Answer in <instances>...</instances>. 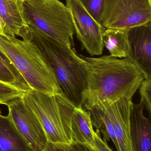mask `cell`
I'll return each instance as SVG.
<instances>
[{"label":"cell","mask_w":151,"mask_h":151,"mask_svg":"<svg viewBox=\"0 0 151 151\" xmlns=\"http://www.w3.org/2000/svg\"><path fill=\"white\" fill-rule=\"evenodd\" d=\"M0 60L4 63L12 73L18 85L19 88L23 92H26L31 89L25 80L17 70L10 59L6 56L0 49Z\"/></svg>","instance_id":"cell-16"},{"label":"cell","mask_w":151,"mask_h":151,"mask_svg":"<svg viewBox=\"0 0 151 151\" xmlns=\"http://www.w3.org/2000/svg\"><path fill=\"white\" fill-rule=\"evenodd\" d=\"M0 151H33L9 114H0Z\"/></svg>","instance_id":"cell-14"},{"label":"cell","mask_w":151,"mask_h":151,"mask_svg":"<svg viewBox=\"0 0 151 151\" xmlns=\"http://www.w3.org/2000/svg\"><path fill=\"white\" fill-rule=\"evenodd\" d=\"M103 43L111 55L117 58H128L130 47L127 31L106 29L103 35Z\"/></svg>","instance_id":"cell-15"},{"label":"cell","mask_w":151,"mask_h":151,"mask_svg":"<svg viewBox=\"0 0 151 151\" xmlns=\"http://www.w3.org/2000/svg\"><path fill=\"white\" fill-rule=\"evenodd\" d=\"M4 24L0 17V32H1V34H4Z\"/></svg>","instance_id":"cell-24"},{"label":"cell","mask_w":151,"mask_h":151,"mask_svg":"<svg viewBox=\"0 0 151 151\" xmlns=\"http://www.w3.org/2000/svg\"><path fill=\"white\" fill-rule=\"evenodd\" d=\"M143 106L133 103L130 117V133L133 151H151V126L145 116Z\"/></svg>","instance_id":"cell-11"},{"label":"cell","mask_w":151,"mask_h":151,"mask_svg":"<svg viewBox=\"0 0 151 151\" xmlns=\"http://www.w3.org/2000/svg\"><path fill=\"white\" fill-rule=\"evenodd\" d=\"M73 151H95L87 145L79 143H73L70 145Z\"/></svg>","instance_id":"cell-23"},{"label":"cell","mask_w":151,"mask_h":151,"mask_svg":"<svg viewBox=\"0 0 151 151\" xmlns=\"http://www.w3.org/2000/svg\"><path fill=\"white\" fill-rule=\"evenodd\" d=\"M1 114V110H0V114Z\"/></svg>","instance_id":"cell-25"},{"label":"cell","mask_w":151,"mask_h":151,"mask_svg":"<svg viewBox=\"0 0 151 151\" xmlns=\"http://www.w3.org/2000/svg\"><path fill=\"white\" fill-rule=\"evenodd\" d=\"M72 129L73 143L87 145L94 150L95 131L90 111H85L82 107H75L72 119Z\"/></svg>","instance_id":"cell-13"},{"label":"cell","mask_w":151,"mask_h":151,"mask_svg":"<svg viewBox=\"0 0 151 151\" xmlns=\"http://www.w3.org/2000/svg\"><path fill=\"white\" fill-rule=\"evenodd\" d=\"M151 22V0H105L101 24L127 31Z\"/></svg>","instance_id":"cell-6"},{"label":"cell","mask_w":151,"mask_h":151,"mask_svg":"<svg viewBox=\"0 0 151 151\" xmlns=\"http://www.w3.org/2000/svg\"><path fill=\"white\" fill-rule=\"evenodd\" d=\"M22 98L40 122L48 142L73 143L72 119L76 106L63 92L51 95L31 89L25 92Z\"/></svg>","instance_id":"cell-4"},{"label":"cell","mask_w":151,"mask_h":151,"mask_svg":"<svg viewBox=\"0 0 151 151\" xmlns=\"http://www.w3.org/2000/svg\"><path fill=\"white\" fill-rule=\"evenodd\" d=\"M132 99L124 97L104 111L111 120L118 144V151H133L130 133Z\"/></svg>","instance_id":"cell-10"},{"label":"cell","mask_w":151,"mask_h":151,"mask_svg":"<svg viewBox=\"0 0 151 151\" xmlns=\"http://www.w3.org/2000/svg\"><path fill=\"white\" fill-rule=\"evenodd\" d=\"M139 89L141 96L140 103L143 106L144 109L151 115V77L144 78Z\"/></svg>","instance_id":"cell-19"},{"label":"cell","mask_w":151,"mask_h":151,"mask_svg":"<svg viewBox=\"0 0 151 151\" xmlns=\"http://www.w3.org/2000/svg\"><path fill=\"white\" fill-rule=\"evenodd\" d=\"M23 0H0V17L4 24V34L19 36L20 31L26 25L24 19Z\"/></svg>","instance_id":"cell-12"},{"label":"cell","mask_w":151,"mask_h":151,"mask_svg":"<svg viewBox=\"0 0 151 151\" xmlns=\"http://www.w3.org/2000/svg\"><path fill=\"white\" fill-rule=\"evenodd\" d=\"M41 151H73L69 144L48 142Z\"/></svg>","instance_id":"cell-22"},{"label":"cell","mask_w":151,"mask_h":151,"mask_svg":"<svg viewBox=\"0 0 151 151\" xmlns=\"http://www.w3.org/2000/svg\"><path fill=\"white\" fill-rule=\"evenodd\" d=\"M90 16L101 24V17L105 0H79Z\"/></svg>","instance_id":"cell-17"},{"label":"cell","mask_w":151,"mask_h":151,"mask_svg":"<svg viewBox=\"0 0 151 151\" xmlns=\"http://www.w3.org/2000/svg\"><path fill=\"white\" fill-rule=\"evenodd\" d=\"M9 114L19 133L33 151H41L48 140L43 127L33 111L25 104L22 96L5 104Z\"/></svg>","instance_id":"cell-8"},{"label":"cell","mask_w":151,"mask_h":151,"mask_svg":"<svg viewBox=\"0 0 151 151\" xmlns=\"http://www.w3.org/2000/svg\"><path fill=\"white\" fill-rule=\"evenodd\" d=\"M25 92L21 91L12 85L0 81V104H5L6 103L21 97Z\"/></svg>","instance_id":"cell-18"},{"label":"cell","mask_w":151,"mask_h":151,"mask_svg":"<svg viewBox=\"0 0 151 151\" xmlns=\"http://www.w3.org/2000/svg\"><path fill=\"white\" fill-rule=\"evenodd\" d=\"M74 32L85 50L91 56L103 54V35L105 28L88 13L79 0H66Z\"/></svg>","instance_id":"cell-7"},{"label":"cell","mask_w":151,"mask_h":151,"mask_svg":"<svg viewBox=\"0 0 151 151\" xmlns=\"http://www.w3.org/2000/svg\"><path fill=\"white\" fill-rule=\"evenodd\" d=\"M100 130L97 129L95 131V146L94 150L95 151H113L108 146L106 141L102 139L100 135Z\"/></svg>","instance_id":"cell-21"},{"label":"cell","mask_w":151,"mask_h":151,"mask_svg":"<svg viewBox=\"0 0 151 151\" xmlns=\"http://www.w3.org/2000/svg\"><path fill=\"white\" fill-rule=\"evenodd\" d=\"M0 49L32 89L51 95L62 92L51 67L32 42L0 34Z\"/></svg>","instance_id":"cell-3"},{"label":"cell","mask_w":151,"mask_h":151,"mask_svg":"<svg viewBox=\"0 0 151 151\" xmlns=\"http://www.w3.org/2000/svg\"><path fill=\"white\" fill-rule=\"evenodd\" d=\"M0 34H1V32H0Z\"/></svg>","instance_id":"cell-26"},{"label":"cell","mask_w":151,"mask_h":151,"mask_svg":"<svg viewBox=\"0 0 151 151\" xmlns=\"http://www.w3.org/2000/svg\"><path fill=\"white\" fill-rule=\"evenodd\" d=\"M79 55L86 63L84 106L88 111L103 112L122 98L133 99L145 78L141 69L129 58Z\"/></svg>","instance_id":"cell-1"},{"label":"cell","mask_w":151,"mask_h":151,"mask_svg":"<svg viewBox=\"0 0 151 151\" xmlns=\"http://www.w3.org/2000/svg\"><path fill=\"white\" fill-rule=\"evenodd\" d=\"M20 37L39 49L53 70L62 92L77 107H82L87 88L86 63L68 47L35 27L27 24Z\"/></svg>","instance_id":"cell-2"},{"label":"cell","mask_w":151,"mask_h":151,"mask_svg":"<svg viewBox=\"0 0 151 151\" xmlns=\"http://www.w3.org/2000/svg\"><path fill=\"white\" fill-rule=\"evenodd\" d=\"M22 6L26 24L68 47L74 45V29L66 5L59 0H23Z\"/></svg>","instance_id":"cell-5"},{"label":"cell","mask_w":151,"mask_h":151,"mask_svg":"<svg viewBox=\"0 0 151 151\" xmlns=\"http://www.w3.org/2000/svg\"><path fill=\"white\" fill-rule=\"evenodd\" d=\"M0 81L9 85H12L19 89L18 85L12 73L8 67L1 60H0Z\"/></svg>","instance_id":"cell-20"},{"label":"cell","mask_w":151,"mask_h":151,"mask_svg":"<svg viewBox=\"0 0 151 151\" xmlns=\"http://www.w3.org/2000/svg\"><path fill=\"white\" fill-rule=\"evenodd\" d=\"M130 47L128 58L143 73L151 77V22L127 30Z\"/></svg>","instance_id":"cell-9"}]
</instances>
